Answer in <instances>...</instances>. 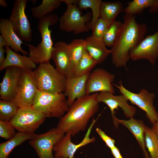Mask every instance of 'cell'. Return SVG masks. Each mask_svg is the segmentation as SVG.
<instances>
[{
	"instance_id": "4",
	"label": "cell",
	"mask_w": 158,
	"mask_h": 158,
	"mask_svg": "<svg viewBox=\"0 0 158 158\" xmlns=\"http://www.w3.org/2000/svg\"><path fill=\"white\" fill-rule=\"evenodd\" d=\"M67 99L63 92H49L38 90L32 108L47 117L60 118L68 108Z\"/></svg>"
},
{
	"instance_id": "22",
	"label": "cell",
	"mask_w": 158,
	"mask_h": 158,
	"mask_svg": "<svg viewBox=\"0 0 158 158\" xmlns=\"http://www.w3.org/2000/svg\"><path fill=\"white\" fill-rule=\"evenodd\" d=\"M86 50L97 64L103 63L106 60L111 50L106 48L102 39L97 38L92 35L85 39Z\"/></svg>"
},
{
	"instance_id": "25",
	"label": "cell",
	"mask_w": 158,
	"mask_h": 158,
	"mask_svg": "<svg viewBox=\"0 0 158 158\" xmlns=\"http://www.w3.org/2000/svg\"><path fill=\"white\" fill-rule=\"evenodd\" d=\"M124 12V8L121 2H111L102 1L100 7V16L109 25L115 20L120 13Z\"/></svg>"
},
{
	"instance_id": "35",
	"label": "cell",
	"mask_w": 158,
	"mask_h": 158,
	"mask_svg": "<svg viewBox=\"0 0 158 158\" xmlns=\"http://www.w3.org/2000/svg\"><path fill=\"white\" fill-rule=\"evenodd\" d=\"M96 131L101 139L104 141L106 145L110 149L114 147L115 141L107 135L101 129L97 128Z\"/></svg>"
},
{
	"instance_id": "21",
	"label": "cell",
	"mask_w": 158,
	"mask_h": 158,
	"mask_svg": "<svg viewBox=\"0 0 158 158\" xmlns=\"http://www.w3.org/2000/svg\"><path fill=\"white\" fill-rule=\"evenodd\" d=\"M0 32L11 49L16 53L20 52L23 54H28V53L22 48L21 45L24 43L14 32L8 19L0 18Z\"/></svg>"
},
{
	"instance_id": "26",
	"label": "cell",
	"mask_w": 158,
	"mask_h": 158,
	"mask_svg": "<svg viewBox=\"0 0 158 158\" xmlns=\"http://www.w3.org/2000/svg\"><path fill=\"white\" fill-rule=\"evenodd\" d=\"M61 2V0H42L40 5L31 8L32 15L35 18L41 19L59 8Z\"/></svg>"
},
{
	"instance_id": "10",
	"label": "cell",
	"mask_w": 158,
	"mask_h": 158,
	"mask_svg": "<svg viewBox=\"0 0 158 158\" xmlns=\"http://www.w3.org/2000/svg\"><path fill=\"white\" fill-rule=\"evenodd\" d=\"M46 116L31 108H18L10 123L18 132L35 133L45 120Z\"/></svg>"
},
{
	"instance_id": "37",
	"label": "cell",
	"mask_w": 158,
	"mask_h": 158,
	"mask_svg": "<svg viewBox=\"0 0 158 158\" xmlns=\"http://www.w3.org/2000/svg\"><path fill=\"white\" fill-rule=\"evenodd\" d=\"M5 52V49L3 47L0 48V66H1L4 62L6 57L4 56Z\"/></svg>"
},
{
	"instance_id": "3",
	"label": "cell",
	"mask_w": 158,
	"mask_h": 158,
	"mask_svg": "<svg viewBox=\"0 0 158 158\" xmlns=\"http://www.w3.org/2000/svg\"><path fill=\"white\" fill-rule=\"evenodd\" d=\"M58 20V16L54 13L39 20L38 29L41 34V41L36 47L27 44L29 49L28 56L36 64L51 59L54 46L51 37V30L49 28L56 24Z\"/></svg>"
},
{
	"instance_id": "33",
	"label": "cell",
	"mask_w": 158,
	"mask_h": 158,
	"mask_svg": "<svg viewBox=\"0 0 158 158\" xmlns=\"http://www.w3.org/2000/svg\"><path fill=\"white\" fill-rule=\"evenodd\" d=\"M109 26L105 21L99 18L92 30V32L91 35L97 38L102 39Z\"/></svg>"
},
{
	"instance_id": "6",
	"label": "cell",
	"mask_w": 158,
	"mask_h": 158,
	"mask_svg": "<svg viewBox=\"0 0 158 158\" xmlns=\"http://www.w3.org/2000/svg\"><path fill=\"white\" fill-rule=\"evenodd\" d=\"M38 90L49 92H63L66 78L51 65L49 61L39 64L33 71Z\"/></svg>"
},
{
	"instance_id": "29",
	"label": "cell",
	"mask_w": 158,
	"mask_h": 158,
	"mask_svg": "<svg viewBox=\"0 0 158 158\" xmlns=\"http://www.w3.org/2000/svg\"><path fill=\"white\" fill-rule=\"evenodd\" d=\"M145 140L150 158H158V139L152 128L146 126Z\"/></svg>"
},
{
	"instance_id": "16",
	"label": "cell",
	"mask_w": 158,
	"mask_h": 158,
	"mask_svg": "<svg viewBox=\"0 0 158 158\" xmlns=\"http://www.w3.org/2000/svg\"><path fill=\"white\" fill-rule=\"evenodd\" d=\"M97 100L99 103L106 104L110 109L112 120L116 116L115 110L120 108L123 111L125 116L128 118L133 117L136 112V109L134 107L130 105L128 101L123 95H115L114 94L107 92L98 93Z\"/></svg>"
},
{
	"instance_id": "34",
	"label": "cell",
	"mask_w": 158,
	"mask_h": 158,
	"mask_svg": "<svg viewBox=\"0 0 158 158\" xmlns=\"http://www.w3.org/2000/svg\"><path fill=\"white\" fill-rule=\"evenodd\" d=\"M15 129L9 122L0 121V136L6 140L13 138L16 133Z\"/></svg>"
},
{
	"instance_id": "15",
	"label": "cell",
	"mask_w": 158,
	"mask_h": 158,
	"mask_svg": "<svg viewBox=\"0 0 158 158\" xmlns=\"http://www.w3.org/2000/svg\"><path fill=\"white\" fill-rule=\"evenodd\" d=\"M51 59L56 69L66 78L74 76L75 68L72 63L69 44L63 42H56L54 46Z\"/></svg>"
},
{
	"instance_id": "8",
	"label": "cell",
	"mask_w": 158,
	"mask_h": 158,
	"mask_svg": "<svg viewBox=\"0 0 158 158\" xmlns=\"http://www.w3.org/2000/svg\"><path fill=\"white\" fill-rule=\"evenodd\" d=\"M38 90L32 70L23 69L13 102L18 108H31Z\"/></svg>"
},
{
	"instance_id": "20",
	"label": "cell",
	"mask_w": 158,
	"mask_h": 158,
	"mask_svg": "<svg viewBox=\"0 0 158 158\" xmlns=\"http://www.w3.org/2000/svg\"><path fill=\"white\" fill-rule=\"evenodd\" d=\"M6 56L0 71L10 66L16 67L24 69L33 70L37 68L36 64L26 55H21L12 50L8 46L5 47Z\"/></svg>"
},
{
	"instance_id": "18",
	"label": "cell",
	"mask_w": 158,
	"mask_h": 158,
	"mask_svg": "<svg viewBox=\"0 0 158 158\" xmlns=\"http://www.w3.org/2000/svg\"><path fill=\"white\" fill-rule=\"evenodd\" d=\"M113 121L115 127L117 128L119 124H121L126 127L136 139L145 158H150L146 149L145 140V125L143 121L134 119L133 117L130 118L128 120H121L115 116Z\"/></svg>"
},
{
	"instance_id": "31",
	"label": "cell",
	"mask_w": 158,
	"mask_h": 158,
	"mask_svg": "<svg viewBox=\"0 0 158 158\" xmlns=\"http://www.w3.org/2000/svg\"><path fill=\"white\" fill-rule=\"evenodd\" d=\"M18 107L13 101L0 100V121L9 122L16 114Z\"/></svg>"
},
{
	"instance_id": "40",
	"label": "cell",
	"mask_w": 158,
	"mask_h": 158,
	"mask_svg": "<svg viewBox=\"0 0 158 158\" xmlns=\"http://www.w3.org/2000/svg\"><path fill=\"white\" fill-rule=\"evenodd\" d=\"M0 5L3 7H6L8 5L6 1L5 0H0Z\"/></svg>"
},
{
	"instance_id": "38",
	"label": "cell",
	"mask_w": 158,
	"mask_h": 158,
	"mask_svg": "<svg viewBox=\"0 0 158 158\" xmlns=\"http://www.w3.org/2000/svg\"><path fill=\"white\" fill-rule=\"evenodd\" d=\"M8 46L5 39L1 35H0V48Z\"/></svg>"
},
{
	"instance_id": "17",
	"label": "cell",
	"mask_w": 158,
	"mask_h": 158,
	"mask_svg": "<svg viewBox=\"0 0 158 158\" xmlns=\"http://www.w3.org/2000/svg\"><path fill=\"white\" fill-rule=\"evenodd\" d=\"M23 69L13 66L6 68L4 75L0 84V99L13 101Z\"/></svg>"
},
{
	"instance_id": "28",
	"label": "cell",
	"mask_w": 158,
	"mask_h": 158,
	"mask_svg": "<svg viewBox=\"0 0 158 158\" xmlns=\"http://www.w3.org/2000/svg\"><path fill=\"white\" fill-rule=\"evenodd\" d=\"M97 64L85 50L75 67L74 76H80L90 73Z\"/></svg>"
},
{
	"instance_id": "30",
	"label": "cell",
	"mask_w": 158,
	"mask_h": 158,
	"mask_svg": "<svg viewBox=\"0 0 158 158\" xmlns=\"http://www.w3.org/2000/svg\"><path fill=\"white\" fill-rule=\"evenodd\" d=\"M72 63L75 68L85 50V39H76L69 44Z\"/></svg>"
},
{
	"instance_id": "39",
	"label": "cell",
	"mask_w": 158,
	"mask_h": 158,
	"mask_svg": "<svg viewBox=\"0 0 158 158\" xmlns=\"http://www.w3.org/2000/svg\"><path fill=\"white\" fill-rule=\"evenodd\" d=\"M152 128L154 132L158 139V120L155 123L153 124Z\"/></svg>"
},
{
	"instance_id": "19",
	"label": "cell",
	"mask_w": 158,
	"mask_h": 158,
	"mask_svg": "<svg viewBox=\"0 0 158 158\" xmlns=\"http://www.w3.org/2000/svg\"><path fill=\"white\" fill-rule=\"evenodd\" d=\"M90 73L80 76L66 78L65 90L64 93L67 97L69 107L76 99L86 95V84Z\"/></svg>"
},
{
	"instance_id": "13",
	"label": "cell",
	"mask_w": 158,
	"mask_h": 158,
	"mask_svg": "<svg viewBox=\"0 0 158 158\" xmlns=\"http://www.w3.org/2000/svg\"><path fill=\"white\" fill-rule=\"evenodd\" d=\"M115 78L114 74L104 69L98 68L94 69L90 73L86 82V95L99 92H107L114 94L115 91L112 84Z\"/></svg>"
},
{
	"instance_id": "7",
	"label": "cell",
	"mask_w": 158,
	"mask_h": 158,
	"mask_svg": "<svg viewBox=\"0 0 158 158\" xmlns=\"http://www.w3.org/2000/svg\"><path fill=\"white\" fill-rule=\"evenodd\" d=\"M120 92L124 95L131 103L136 105L144 111L150 121L153 124L158 120V113L153 105L155 95L145 89H142L138 93L132 92L125 88L120 80L118 84H112Z\"/></svg>"
},
{
	"instance_id": "12",
	"label": "cell",
	"mask_w": 158,
	"mask_h": 158,
	"mask_svg": "<svg viewBox=\"0 0 158 158\" xmlns=\"http://www.w3.org/2000/svg\"><path fill=\"white\" fill-rule=\"evenodd\" d=\"M97 119H93L83 139L78 144H75L71 142V138L72 136L71 132L66 133L53 147V150L54 152V158H74L75 153L78 148L95 142L96 141L95 137L93 136L90 138V135Z\"/></svg>"
},
{
	"instance_id": "23",
	"label": "cell",
	"mask_w": 158,
	"mask_h": 158,
	"mask_svg": "<svg viewBox=\"0 0 158 158\" xmlns=\"http://www.w3.org/2000/svg\"><path fill=\"white\" fill-rule=\"evenodd\" d=\"M127 4L124 8V13L125 15L129 16L140 14L146 9L148 8L151 13L158 11V0H133Z\"/></svg>"
},
{
	"instance_id": "9",
	"label": "cell",
	"mask_w": 158,
	"mask_h": 158,
	"mask_svg": "<svg viewBox=\"0 0 158 158\" xmlns=\"http://www.w3.org/2000/svg\"><path fill=\"white\" fill-rule=\"evenodd\" d=\"M28 2L27 0H15L8 19L20 39L29 43L32 40V31L25 11Z\"/></svg>"
},
{
	"instance_id": "2",
	"label": "cell",
	"mask_w": 158,
	"mask_h": 158,
	"mask_svg": "<svg viewBox=\"0 0 158 158\" xmlns=\"http://www.w3.org/2000/svg\"><path fill=\"white\" fill-rule=\"evenodd\" d=\"M97 93L86 95L76 99L66 114L60 118L56 127L65 133L71 132L73 136L84 131L90 119L99 110Z\"/></svg>"
},
{
	"instance_id": "36",
	"label": "cell",
	"mask_w": 158,
	"mask_h": 158,
	"mask_svg": "<svg viewBox=\"0 0 158 158\" xmlns=\"http://www.w3.org/2000/svg\"><path fill=\"white\" fill-rule=\"evenodd\" d=\"M110 149L111 153L114 158H123L119 149L116 146Z\"/></svg>"
},
{
	"instance_id": "27",
	"label": "cell",
	"mask_w": 158,
	"mask_h": 158,
	"mask_svg": "<svg viewBox=\"0 0 158 158\" xmlns=\"http://www.w3.org/2000/svg\"><path fill=\"white\" fill-rule=\"evenodd\" d=\"M101 0H78L77 6L81 10L90 8L92 11L91 20L87 24L90 30H92L98 19L99 18Z\"/></svg>"
},
{
	"instance_id": "24",
	"label": "cell",
	"mask_w": 158,
	"mask_h": 158,
	"mask_svg": "<svg viewBox=\"0 0 158 158\" xmlns=\"http://www.w3.org/2000/svg\"><path fill=\"white\" fill-rule=\"evenodd\" d=\"M35 133L18 132L13 137L0 144V158H8L13 150L25 141L32 138Z\"/></svg>"
},
{
	"instance_id": "14",
	"label": "cell",
	"mask_w": 158,
	"mask_h": 158,
	"mask_svg": "<svg viewBox=\"0 0 158 158\" xmlns=\"http://www.w3.org/2000/svg\"><path fill=\"white\" fill-rule=\"evenodd\" d=\"M133 61L145 59L153 66L158 57V30L145 37L130 52Z\"/></svg>"
},
{
	"instance_id": "1",
	"label": "cell",
	"mask_w": 158,
	"mask_h": 158,
	"mask_svg": "<svg viewBox=\"0 0 158 158\" xmlns=\"http://www.w3.org/2000/svg\"><path fill=\"white\" fill-rule=\"evenodd\" d=\"M115 42L111 49L112 62L116 68L127 69L130 52L145 38L147 26L137 23L135 16L125 15Z\"/></svg>"
},
{
	"instance_id": "11",
	"label": "cell",
	"mask_w": 158,
	"mask_h": 158,
	"mask_svg": "<svg viewBox=\"0 0 158 158\" xmlns=\"http://www.w3.org/2000/svg\"><path fill=\"white\" fill-rule=\"evenodd\" d=\"M57 128L42 134H36L29 141L39 158H54L53 149L56 143L65 135Z\"/></svg>"
},
{
	"instance_id": "32",
	"label": "cell",
	"mask_w": 158,
	"mask_h": 158,
	"mask_svg": "<svg viewBox=\"0 0 158 158\" xmlns=\"http://www.w3.org/2000/svg\"><path fill=\"white\" fill-rule=\"evenodd\" d=\"M122 23L115 20L109 26L102 40L106 46H113Z\"/></svg>"
},
{
	"instance_id": "5",
	"label": "cell",
	"mask_w": 158,
	"mask_h": 158,
	"mask_svg": "<svg viewBox=\"0 0 158 158\" xmlns=\"http://www.w3.org/2000/svg\"><path fill=\"white\" fill-rule=\"evenodd\" d=\"M67 5V9L59 19V28L66 32H72L75 34L88 32L87 23L91 20L92 13L87 12L82 15L81 10L77 6L78 0H62Z\"/></svg>"
}]
</instances>
